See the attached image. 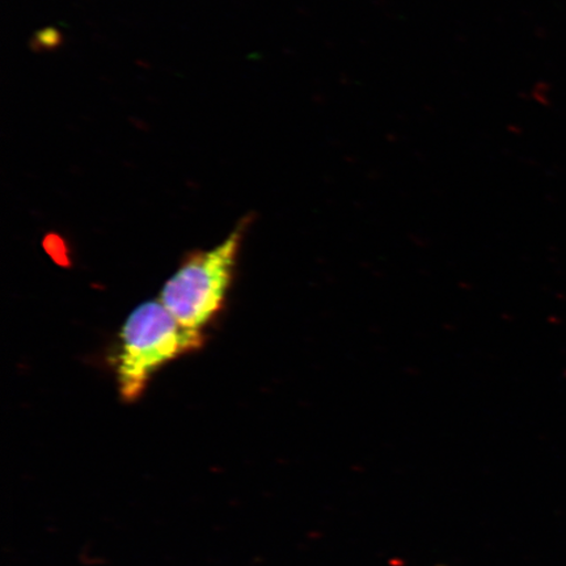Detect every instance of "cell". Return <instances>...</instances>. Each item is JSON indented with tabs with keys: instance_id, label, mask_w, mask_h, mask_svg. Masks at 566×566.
Here are the masks:
<instances>
[{
	"instance_id": "1",
	"label": "cell",
	"mask_w": 566,
	"mask_h": 566,
	"mask_svg": "<svg viewBox=\"0 0 566 566\" xmlns=\"http://www.w3.org/2000/svg\"><path fill=\"white\" fill-rule=\"evenodd\" d=\"M201 345L202 334L182 327L160 301L142 303L126 318L119 334L116 357L119 395L126 402L138 400L161 367Z\"/></svg>"
},
{
	"instance_id": "2",
	"label": "cell",
	"mask_w": 566,
	"mask_h": 566,
	"mask_svg": "<svg viewBox=\"0 0 566 566\" xmlns=\"http://www.w3.org/2000/svg\"><path fill=\"white\" fill-rule=\"evenodd\" d=\"M242 231L238 229L221 244L193 254L163 286L159 301L182 327L202 334L222 310L237 265Z\"/></svg>"
}]
</instances>
